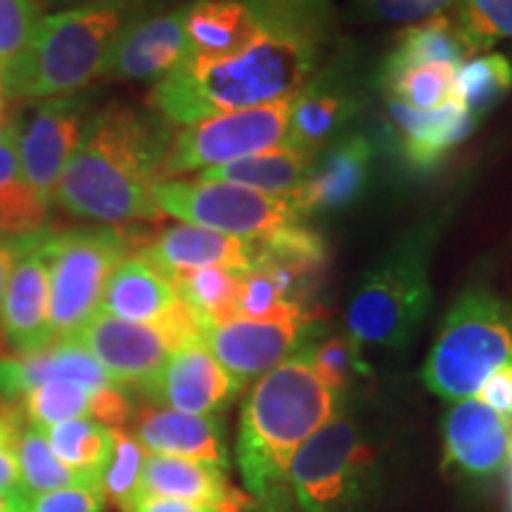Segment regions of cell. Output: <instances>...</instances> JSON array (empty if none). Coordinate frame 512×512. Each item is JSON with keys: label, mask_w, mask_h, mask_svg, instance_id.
<instances>
[{"label": "cell", "mask_w": 512, "mask_h": 512, "mask_svg": "<svg viewBox=\"0 0 512 512\" xmlns=\"http://www.w3.org/2000/svg\"><path fill=\"white\" fill-rule=\"evenodd\" d=\"M107 498L102 486H69L27 498V512H102Z\"/></svg>", "instance_id": "cell-41"}, {"label": "cell", "mask_w": 512, "mask_h": 512, "mask_svg": "<svg viewBox=\"0 0 512 512\" xmlns=\"http://www.w3.org/2000/svg\"><path fill=\"white\" fill-rule=\"evenodd\" d=\"M72 339L105 368L114 384L140 387L176 349L202 339V320L183 299L157 323H131L98 311Z\"/></svg>", "instance_id": "cell-9"}, {"label": "cell", "mask_w": 512, "mask_h": 512, "mask_svg": "<svg viewBox=\"0 0 512 512\" xmlns=\"http://www.w3.org/2000/svg\"><path fill=\"white\" fill-rule=\"evenodd\" d=\"M24 425H27V422H24L22 408L3 406V411H0V441H10L12 444Z\"/></svg>", "instance_id": "cell-46"}, {"label": "cell", "mask_w": 512, "mask_h": 512, "mask_svg": "<svg viewBox=\"0 0 512 512\" xmlns=\"http://www.w3.org/2000/svg\"><path fill=\"white\" fill-rule=\"evenodd\" d=\"M292 98L183 126L171 138L162 164V181L285 147Z\"/></svg>", "instance_id": "cell-11"}, {"label": "cell", "mask_w": 512, "mask_h": 512, "mask_svg": "<svg viewBox=\"0 0 512 512\" xmlns=\"http://www.w3.org/2000/svg\"><path fill=\"white\" fill-rule=\"evenodd\" d=\"M512 91V62L501 53L467 60L456 72L453 98L477 121L496 110Z\"/></svg>", "instance_id": "cell-33"}, {"label": "cell", "mask_w": 512, "mask_h": 512, "mask_svg": "<svg viewBox=\"0 0 512 512\" xmlns=\"http://www.w3.org/2000/svg\"><path fill=\"white\" fill-rule=\"evenodd\" d=\"M41 17V0H0V67L27 46Z\"/></svg>", "instance_id": "cell-39"}, {"label": "cell", "mask_w": 512, "mask_h": 512, "mask_svg": "<svg viewBox=\"0 0 512 512\" xmlns=\"http://www.w3.org/2000/svg\"><path fill=\"white\" fill-rule=\"evenodd\" d=\"M138 256H143L147 264L155 266L174 283L181 275L202 268L247 271L254 261V242L181 223L157 233L150 245L140 249Z\"/></svg>", "instance_id": "cell-22"}, {"label": "cell", "mask_w": 512, "mask_h": 512, "mask_svg": "<svg viewBox=\"0 0 512 512\" xmlns=\"http://www.w3.org/2000/svg\"><path fill=\"white\" fill-rule=\"evenodd\" d=\"M24 238H12L0 242V306H3L5 287H8L12 266H15L19 252H22ZM0 349H3V342H0Z\"/></svg>", "instance_id": "cell-45"}, {"label": "cell", "mask_w": 512, "mask_h": 512, "mask_svg": "<svg viewBox=\"0 0 512 512\" xmlns=\"http://www.w3.org/2000/svg\"><path fill=\"white\" fill-rule=\"evenodd\" d=\"M375 143L363 133H349L332 140L316 155L306 183L290 204L299 221L342 214L361 202L375 169Z\"/></svg>", "instance_id": "cell-15"}, {"label": "cell", "mask_w": 512, "mask_h": 512, "mask_svg": "<svg viewBox=\"0 0 512 512\" xmlns=\"http://www.w3.org/2000/svg\"><path fill=\"white\" fill-rule=\"evenodd\" d=\"M48 382H72L100 392L112 377L76 339H62L27 356H0V399L19 401Z\"/></svg>", "instance_id": "cell-23"}, {"label": "cell", "mask_w": 512, "mask_h": 512, "mask_svg": "<svg viewBox=\"0 0 512 512\" xmlns=\"http://www.w3.org/2000/svg\"><path fill=\"white\" fill-rule=\"evenodd\" d=\"M147 8L152 0H121L43 15L27 46L0 67L5 98L29 102L74 95L100 81L121 31Z\"/></svg>", "instance_id": "cell-4"}, {"label": "cell", "mask_w": 512, "mask_h": 512, "mask_svg": "<svg viewBox=\"0 0 512 512\" xmlns=\"http://www.w3.org/2000/svg\"><path fill=\"white\" fill-rule=\"evenodd\" d=\"M0 512H27V498L0 491Z\"/></svg>", "instance_id": "cell-49"}, {"label": "cell", "mask_w": 512, "mask_h": 512, "mask_svg": "<svg viewBox=\"0 0 512 512\" xmlns=\"http://www.w3.org/2000/svg\"><path fill=\"white\" fill-rule=\"evenodd\" d=\"M185 31L192 55L228 57L256 36L259 15L254 0H190Z\"/></svg>", "instance_id": "cell-27"}, {"label": "cell", "mask_w": 512, "mask_h": 512, "mask_svg": "<svg viewBox=\"0 0 512 512\" xmlns=\"http://www.w3.org/2000/svg\"><path fill=\"white\" fill-rule=\"evenodd\" d=\"M105 3H121V0H41V5L57 10H69V8H81V5H105Z\"/></svg>", "instance_id": "cell-48"}, {"label": "cell", "mask_w": 512, "mask_h": 512, "mask_svg": "<svg viewBox=\"0 0 512 512\" xmlns=\"http://www.w3.org/2000/svg\"><path fill=\"white\" fill-rule=\"evenodd\" d=\"M387 119L401 164L418 174L439 166L448 152L465 143L479 126L456 98L444 102L439 110H413L387 98Z\"/></svg>", "instance_id": "cell-19"}, {"label": "cell", "mask_w": 512, "mask_h": 512, "mask_svg": "<svg viewBox=\"0 0 512 512\" xmlns=\"http://www.w3.org/2000/svg\"><path fill=\"white\" fill-rule=\"evenodd\" d=\"M112 437V458L102 472L100 486L107 501L124 510L140 491V475H143L147 451L126 430H112Z\"/></svg>", "instance_id": "cell-36"}, {"label": "cell", "mask_w": 512, "mask_h": 512, "mask_svg": "<svg viewBox=\"0 0 512 512\" xmlns=\"http://www.w3.org/2000/svg\"><path fill=\"white\" fill-rule=\"evenodd\" d=\"M437 223H422L396 240L358 280L347 306V328L358 349L403 351L432 306V249Z\"/></svg>", "instance_id": "cell-5"}, {"label": "cell", "mask_w": 512, "mask_h": 512, "mask_svg": "<svg viewBox=\"0 0 512 512\" xmlns=\"http://www.w3.org/2000/svg\"><path fill=\"white\" fill-rule=\"evenodd\" d=\"M373 453L354 418L335 413L297 448L287 467V491L302 512H347L358 501Z\"/></svg>", "instance_id": "cell-8"}, {"label": "cell", "mask_w": 512, "mask_h": 512, "mask_svg": "<svg viewBox=\"0 0 512 512\" xmlns=\"http://www.w3.org/2000/svg\"><path fill=\"white\" fill-rule=\"evenodd\" d=\"M50 448L64 465L72 467L79 475L102 479L107 463L112 458L114 437L110 427L100 425L91 418L57 422V425L41 427Z\"/></svg>", "instance_id": "cell-31"}, {"label": "cell", "mask_w": 512, "mask_h": 512, "mask_svg": "<svg viewBox=\"0 0 512 512\" xmlns=\"http://www.w3.org/2000/svg\"><path fill=\"white\" fill-rule=\"evenodd\" d=\"M140 223L43 230L41 252L48 266L50 337L72 339L100 309L102 292L114 268L147 247L157 233Z\"/></svg>", "instance_id": "cell-6"}, {"label": "cell", "mask_w": 512, "mask_h": 512, "mask_svg": "<svg viewBox=\"0 0 512 512\" xmlns=\"http://www.w3.org/2000/svg\"><path fill=\"white\" fill-rule=\"evenodd\" d=\"M456 67L441 62L415 64V67L380 72V88L389 100L403 102L413 110H439L453 98Z\"/></svg>", "instance_id": "cell-34"}, {"label": "cell", "mask_w": 512, "mask_h": 512, "mask_svg": "<svg viewBox=\"0 0 512 512\" xmlns=\"http://www.w3.org/2000/svg\"><path fill=\"white\" fill-rule=\"evenodd\" d=\"M0 491L22 496V479H19V465L12 451L10 441H0Z\"/></svg>", "instance_id": "cell-44"}, {"label": "cell", "mask_w": 512, "mask_h": 512, "mask_svg": "<svg viewBox=\"0 0 512 512\" xmlns=\"http://www.w3.org/2000/svg\"><path fill=\"white\" fill-rule=\"evenodd\" d=\"M311 323L309 318H233L228 323L202 325V342L216 361L245 387L247 382L259 380L290 358Z\"/></svg>", "instance_id": "cell-17"}, {"label": "cell", "mask_w": 512, "mask_h": 512, "mask_svg": "<svg viewBox=\"0 0 512 512\" xmlns=\"http://www.w3.org/2000/svg\"><path fill=\"white\" fill-rule=\"evenodd\" d=\"M475 399L512 422V363H505L496 373L486 377Z\"/></svg>", "instance_id": "cell-42"}, {"label": "cell", "mask_w": 512, "mask_h": 512, "mask_svg": "<svg viewBox=\"0 0 512 512\" xmlns=\"http://www.w3.org/2000/svg\"><path fill=\"white\" fill-rule=\"evenodd\" d=\"M453 10L489 50L498 38L512 41V0H456Z\"/></svg>", "instance_id": "cell-38"}, {"label": "cell", "mask_w": 512, "mask_h": 512, "mask_svg": "<svg viewBox=\"0 0 512 512\" xmlns=\"http://www.w3.org/2000/svg\"><path fill=\"white\" fill-rule=\"evenodd\" d=\"M512 422L482 401H456L444 420V467L467 477H494L510 463Z\"/></svg>", "instance_id": "cell-20"}, {"label": "cell", "mask_w": 512, "mask_h": 512, "mask_svg": "<svg viewBox=\"0 0 512 512\" xmlns=\"http://www.w3.org/2000/svg\"><path fill=\"white\" fill-rule=\"evenodd\" d=\"M337 396L316 375L306 354L285 358L254 382L242 406L235 441V460L249 498L271 505L290 496V460L335 415Z\"/></svg>", "instance_id": "cell-3"}, {"label": "cell", "mask_w": 512, "mask_h": 512, "mask_svg": "<svg viewBox=\"0 0 512 512\" xmlns=\"http://www.w3.org/2000/svg\"><path fill=\"white\" fill-rule=\"evenodd\" d=\"M363 107L356 62L347 50L332 55L318 74L292 98L285 147L318 155L344 131Z\"/></svg>", "instance_id": "cell-13"}, {"label": "cell", "mask_w": 512, "mask_h": 512, "mask_svg": "<svg viewBox=\"0 0 512 512\" xmlns=\"http://www.w3.org/2000/svg\"><path fill=\"white\" fill-rule=\"evenodd\" d=\"M19 465V479H22V496L34 498L48 491L69 489V486H98V479L79 475L67 467L50 448L46 434L41 427L24 425L12 441Z\"/></svg>", "instance_id": "cell-29"}, {"label": "cell", "mask_w": 512, "mask_h": 512, "mask_svg": "<svg viewBox=\"0 0 512 512\" xmlns=\"http://www.w3.org/2000/svg\"><path fill=\"white\" fill-rule=\"evenodd\" d=\"M188 3L176 8L152 12L133 19L114 43L102 81H162L192 55L188 31H185Z\"/></svg>", "instance_id": "cell-16"}, {"label": "cell", "mask_w": 512, "mask_h": 512, "mask_svg": "<svg viewBox=\"0 0 512 512\" xmlns=\"http://www.w3.org/2000/svg\"><path fill=\"white\" fill-rule=\"evenodd\" d=\"M171 138L169 121L150 107L112 102L93 112L57 185L55 204L102 226L159 221L164 214L152 192L162 181Z\"/></svg>", "instance_id": "cell-2"}, {"label": "cell", "mask_w": 512, "mask_h": 512, "mask_svg": "<svg viewBox=\"0 0 512 512\" xmlns=\"http://www.w3.org/2000/svg\"><path fill=\"white\" fill-rule=\"evenodd\" d=\"M3 240H8V238H3V235H0V242H3Z\"/></svg>", "instance_id": "cell-51"}, {"label": "cell", "mask_w": 512, "mask_h": 512, "mask_svg": "<svg viewBox=\"0 0 512 512\" xmlns=\"http://www.w3.org/2000/svg\"><path fill=\"white\" fill-rule=\"evenodd\" d=\"M510 467H512V441H510Z\"/></svg>", "instance_id": "cell-50"}, {"label": "cell", "mask_w": 512, "mask_h": 512, "mask_svg": "<svg viewBox=\"0 0 512 512\" xmlns=\"http://www.w3.org/2000/svg\"><path fill=\"white\" fill-rule=\"evenodd\" d=\"M124 512H228L221 508H211V505H197L174 501V498H159V496H136L126 505Z\"/></svg>", "instance_id": "cell-43"}, {"label": "cell", "mask_w": 512, "mask_h": 512, "mask_svg": "<svg viewBox=\"0 0 512 512\" xmlns=\"http://www.w3.org/2000/svg\"><path fill=\"white\" fill-rule=\"evenodd\" d=\"M178 302L174 283L143 256L131 254L112 271L98 311L131 323H157Z\"/></svg>", "instance_id": "cell-26"}, {"label": "cell", "mask_w": 512, "mask_h": 512, "mask_svg": "<svg viewBox=\"0 0 512 512\" xmlns=\"http://www.w3.org/2000/svg\"><path fill=\"white\" fill-rule=\"evenodd\" d=\"M306 358L332 392H344L354 377H363L368 366L363 363L361 349L356 347L351 337H330L320 342L318 347L306 351Z\"/></svg>", "instance_id": "cell-37"}, {"label": "cell", "mask_w": 512, "mask_h": 512, "mask_svg": "<svg viewBox=\"0 0 512 512\" xmlns=\"http://www.w3.org/2000/svg\"><path fill=\"white\" fill-rule=\"evenodd\" d=\"M512 363V302L486 285H470L448 309L422 382L446 401L477 396L486 377Z\"/></svg>", "instance_id": "cell-7"}, {"label": "cell", "mask_w": 512, "mask_h": 512, "mask_svg": "<svg viewBox=\"0 0 512 512\" xmlns=\"http://www.w3.org/2000/svg\"><path fill=\"white\" fill-rule=\"evenodd\" d=\"M131 437L147 453L207 463L228 470L226 432L219 415H188L145 406L131 418Z\"/></svg>", "instance_id": "cell-21"}, {"label": "cell", "mask_w": 512, "mask_h": 512, "mask_svg": "<svg viewBox=\"0 0 512 512\" xmlns=\"http://www.w3.org/2000/svg\"><path fill=\"white\" fill-rule=\"evenodd\" d=\"M155 204L162 214L188 226H200L240 240L266 238L273 230L297 223L290 197H273L240 185L204 178H164L155 185Z\"/></svg>", "instance_id": "cell-10"}, {"label": "cell", "mask_w": 512, "mask_h": 512, "mask_svg": "<svg viewBox=\"0 0 512 512\" xmlns=\"http://www.w3.org/2000/svg\"><path fill=\"white\" fill-rule=\"evenodd\" d=\"M451 12H441L430 19L403 29L392 53L384 57L380 72H396V69L415 67V64L441 62L460 69L482 50H489L479 38L465 27L463 19Z\"/></svg>", "instance_id": "cell-25"}, {"label": "cell", "mask_w": 512, "mask_h": 512, "mask_svg": "<svg viewBox=\"0 0 512 512\" xmlns=\"http://www.w3.org/2000/svg\"><path fill=\"white\" fill-rule=\"evenodd\" d=\"M43 230L24 238L0 306V339L15 356L34 354L53 344L48 266L41 252Z\"/></svg>", "instance_id": "cell-18"}, {"label": "cell", "mask_w": 512, "mask_h": 512, "mask_svg": "<svg viewBox=\"0 0 512 512\" xmlns=\"http://www.w3.org/2000/svg\"><path fill=\"white\" fill-rule=\"evenodd\" d=\"M138 496L174 498V501L211 505L228 512H245L252 498L240 494L223 467L195 463V460L147 453L140 475Z\"/></svg>", "instance_id": "cell-24"}, {"label": "cell", "mask_w": 512, "mask_h": 512, "mask_svg": "<svg viewBox=\"0 0 512 512\" xmlns=\"http://www.w3.org/2000/svg\"><path fill=\"white\" fill-rule=\"evenodd\" d=\"M10 119H12L10 100L5 98L3 81H0V145H3L5 140H8V136H10Z\"/></svg>", "instance_id": "cell-47"}, {"label": "cell", "mask_w": 512, "mask_h": 512, "mask_svg": "<svg viewBox=\"0 0 512 512\" xmlns=\"http://www.w3.org/2000/svg\"><path fill=\"white\" fill-rule=\"evenodd\" d=\"M242 271L235 268H202L174 280L178 297L197 313L202 325L228 323L238 316Z\"/></svg>", "instance_id": "cell-32"}, {"label": "cell", "mask_w": 512, "mask_h": 512, "mask_svg": "<svg viewBox=\"0 0 512 512\" xmlns=\"http://www.w3.org/2000/svg\"><path fill=\"white\" fill-rule=\"evenodd\" d=\"M48 211L19 174L10 128L8 140L0 145V235L12 240L41 233L46 228Z\"/></svg>", "instance_id": "cell-30"}, {"label": "cell", "mask_w": 512, "mask_h": 512, "mask_svg": "<svg viewBox=\"0 0 512 512\" xmlns=\"http://www.w3.org/2000/svg\"><path fill=\"white\" fill-rule=\"evenodd\" d=\"M152 406L188 415H219L242 392V384L216 361L202 339L185 344L155 375L136 387Z\"/></svg>", "instance_id": "cell-14"}, {"label": "cell", "mask_w": 512, "mask_h": 512, "mask_svg": "<svg viewBox=\"0 0 512 512\" xmlns=\"http://www.w3.org/2000/svg\"><path fill=\"white\" fill-rule=\"evenodd\" d=\"M335 0H254L259 31L228 57L190 55L157 81L147 107L171 126L292 98L328 62Z\"/></svg>", "instance_id": "cell-1"}, {"label": "cell", "mask_w": 512, "mask_h": 512, "mask_svg": "<svg viewBox=\"0 0 512 512\" xmlns=\"http://www.w3.org/2000/svg\"><path fill=\"white\" fill-rule=\"evenodd\" d=\"M91 105V95L74 93L19 102L12 110L10 128L19 174L48 209H53L57 185L93 114Z\"/></svg>", "instance_id": "cell-12"}, {"label": "cell", "mask_w": 512, "mask_h": 512, "mask_svg": "<svg viewBox=\"0 0 512 512\" xmlns=\"http://www.w3.org/2000/svg\"><path fill=\"white\" fill-rule=\"evenodd\" d=\"M316 155L294 150V147H275L259 155L238 159L233 164L216 166L202 171L200 178L216 183L240 185V188L264 192L273 197H290L309 178Z\"/></svg>", "instance_id": "cell-28"}, {"label": "cell", "mask_w": 512, "mask_h": 512, "mask_svg": "<svg viewBox=\"0 0 512 512\" xmlns=\"http://www.w3.org/2000/svg\"><path fill=\"white\" fill-rule=\"evenodd\" d=\"M456 0H354V10L368 22H418L451 8Z\"/></svg>", "instance_id": "cell-40"}, {"label": "cell", "mask_w": 512, "mask_h": 512, "mask_svg": "<svg viewBox=\"0 0 512 512\" xmlns=\"http://www.w3.org/2000/svg\"><path fill=\"white\" fill-rule=\"evenodd\" d=\"M95 392L72 382H48L22 396L24 422L34 427H50L57 422L93 418Z\"/></svg>", "instance_id": "cell-35"}]
</instances>
